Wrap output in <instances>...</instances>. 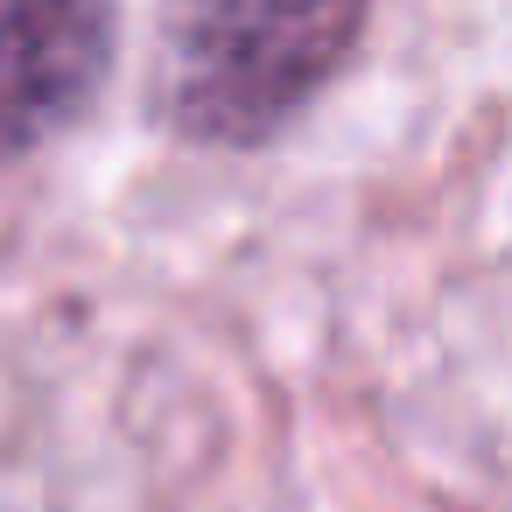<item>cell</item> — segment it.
<instances>
[{"mask_svg": "<svg viewBox=\"0 0 512 512\" xmlns=\"http://www.w3.org/2000/svg\"><path fill=\"white\" fill-rule=\"evenodd\" d=\"M379 0H155L148 120L183 148H274L358 57Z\"/></svg>", "mask_w": 512, "mask_h": 512, "instance_id": "1", "label": "cell"}, {"mask_svg": "<svg viewBox=\"0 0 512 512\" xmlns=\"http://www.w3.org/2000/svg\"><path fill=\"white\" fill-rule=\"evenodd\" d=\"M113 64V0H0V169L85 127Z\"/></svg>", "mask_w": 512, "mask_h": 512, "instance_id": "2", "label": "cell"}]
</instances>
